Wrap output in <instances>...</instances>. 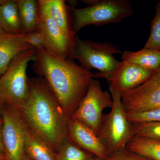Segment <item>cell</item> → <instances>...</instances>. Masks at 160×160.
I'll return each mask as SVG.
<instances>
[{
	"instance_id": "obj_14",
	"label": "cell",
	"mask_w": 160,
	"mask_h": 160,
	"mask_svg": "<svg viewBox=\"0 0 160 160\" xmlns=\"http://www.w3.org/2000/svg\"><path fill=\"white\" fill-rule=\"evenodd\" d=\"M23 34H11L0 30V76L17 56L32 48L23 41Z\"/></svg>"
},
{
	"instance_id": "obj_2",
	"label": "cell",
	"mask_w": 160,
	"mask_h": 160,
	"mask_svg": "<svg viewBox=\"0 0 160 160\" xmlns=\"http://www.w3.org/2000/svg\"><path fill=\"white\" fill-rule=\"evenodd\" d=\"M29 93L19 110L27 125L56 153L68 138L69 119L43 78H28Z\"/></svg>"
},
{
	"instance_id": "obj_26",
	"label": "cell",
	"mask_w": 160,
	"mask_h": 160,
	"mask_svg": "<svg viewBox=\"0 0 160 160\" xmlns=\"http://www.w3.org/2000/svg\"><path fill=\"white\" fill-rule=\"evenodd\" d=\"M2 126V118H0V150H2V151L3 152H4V153H5V151H4V144H3V141Z\"/></svg>"
},
{
	"instance_id": "obj_13",
	"label": "cell",
	"mask_w": 160,
	"mask_h": 160,
	"mask_svg": "<svg viewBox=\"0 0 160 160\" xmlns=\"http://www.w3.org/2000/svg\"><path fill=\"white\" fill-rule=\"evenodd\" d=\"M40 8L49 15L57 26L71 42L74 43V34L70 8L63 0H39Z\"/></svg>"
},
{
	"instance_id": "obj_28",
	"label": "cell",
	"mask_w": 160,
	"mask_h": 160,
	"mask_svg": "<svg viewBox=\"0 0 160 160\" xmlns=\"http://www.w3.org/2000/svg\"><path fill=\"white\" fill-rule=\"evenodd\" d=\"M6 159V155L5 153L2 151L0 150V160H4Z\"/></svg>"
},
{
	"instance_id": "obj_9",
	"label": "cell",
	"mask_w": 160,
	"mask_h": 160,
	"mask_svg": "<svg viewBox=\"0 0 160 160\" xmlns=\"http://www.w3.org/2000/svg\"><path fill=\"white\" fill-rule=\"evenodd\" d=\"M122 101L126 112L160 108V66L142 84L123 93Z\"/></svg>"
},
{
	"instance_id": "obj_4",
	"label": "cell",
	"mask_w": 160,
	"mask_h": 160,
	"mask_svg": "<svg viewBox=\"0 0 160 160\" xmlns=\"http://www.w3.org/2000/svg\"><path fill=\"white\" fill-rule=\"evenodd\" d=\"M70 12L75 35L89 25L100 26L120 22L134 13L130 2L126 0H97L92 6L72 8Z\"/></svg>"
},
{
	"instance_id": "obj_15",
	"label": "cell",
	"mask_w": 160,
	"mask_h": 160,
	"mask_svg": "<svg viewBox=\"0 0 160 160\" xmlns=\"http://www.w3.org/2000/svg\"><path fill=\"white\" fill-rule=\"evenodd\" d=\"M24 153L32 160H58L56 153L28 125Z\"/></svg>"
},
{
	"instance_id": "obj_30",
	"label": "cell",
	"mask_w": 160,
	"mask_h": 160,
	"mask_svg": "<svg viewBox=\"0 0 160 160\" xmlns=\"http://www.w3.org/2000/svg\"><path fill=\"white\" fill-rule=\"evenodd\" d=\"M22 160H32L31 159L29 158H28L27 156L26 155V154H24V156H23L22 159Z\"/></svg>"
},
{
	"instance_id": "obj_18",
	"label": "cell",
	"mask_w": 160,
	"mask_h": 160,
	"mask_svg": "<svg viewBox=\"0 0 160 160\" xmlns=\"http://www.w3.org/2000/svg\"><path fill=\"white\" fill-rule=\"evenodd\" d=\"M24 34L38 29L39 15L38 1L16 0Z\"/></svg>"
},
{
	"instance_id": "obj_3",
	"label": "cell",
	"mask_w": 160,
	"mask_h": 160,
	"mask_svg": "<svg viewBox=\"0 0 160 160\" xmlns=\"http://www.w3.org/2000/svg\"><path fill=\"white\" fill-rule=\"evenodd\" d=\"M36 49L31 48L17 56L0 76V100L20 109L26 102L28 93L26 74L29 62L34 61Z\"/></svg>"
},
{
	"instance_id": "obj_25",
	"label": "cell",
	"mask_w": 160,
	"mask_h": 160,
	"mask_svg": "<svg viewBox=\"0 0 160 160\" xmlns=\"http://www.w3.org/2000/svg\"><path fill=\"white\" fill-rule=\"evenodd\" d=\"M114 154L116 160H152L130 151L126 147L119 149Z\"/></svg>"
},
{
	"instance_id": "obj_32",
	"label": "cell",
	"mask_w": 160,
	"mask_h": 160,
	"mask_svg": "<svg viewBox=\"0 0 160 160\" xmlns=\"http://www.w3.org/2000/svg\"><path fill=\"white\" fill-rule=\"evenodd\" d=\"M4 160H6V159Z\"/></svg>"
},
{
	"instance_id": "obj_27",
	"label": "cell",
	"mask_w": 160,
	"mask_h": 160,
	"mask_svg": "<svg viewBox=\"0 0 160 160\" xmlns=\"http://www.w3.org/2000/svg\"><path fill=\"white\" fill-rule=\"evenodd\" d=\"M91 160H116V157L114 154H112L109 157L106 159H101L96 158H92Z\"/></svg>"
},
{
	"instance_id": "obj_24",
	"label": "cell",
	"mask_w": 160,
	"mask_h": 160,
	"mask_svg": "<svg viewBox=\"0 0 160 160\" xmlns=\"http://www.w3.org/2000/svg\"><path fill=\"white\" fill-rule=\"evenodd\" d=\"M23 40L25 42L36 49H48L45 38L38 30L23 34Z\"/></svg>"
},
{
	"instance_id": "obj_29",
	"label": "cell",
	"mask_w": 160,
	"mask_h": 160,
	"mask_svg": "<svg viewBox=\"0 0 160 160\" xmlns=\"http://www.w3.org/2000/svg\"><path fill=\"white\" fill-rule=\"evenodd\" d=\"M3 103L0 100V118H2V109Z\"/></svg>"
},
{
	"instance_id": "obj_17",
	"label": "cell",
	"mask_w": 160,
	"mask_h": 160,
	"mask_svg": "<svg viewBox=\"0 0 160 160\" xmlns=\"http://www.w3.org/2000/svg\"><path fill=\"white\" fill-rule=\"evenodd\" d=\"M122 58L124 62L154 71L160 66V50L143 48L136 52L125 51Z\"/></svg>"
},
{
	"instance_id": "obj_19",
	"label": "cell",
	"mask_w": 160,
	"mask_h": 160,
	"mask_svg": "<svg viewBox=\"0 0 160 160\" xmlns=\"http://www.w3.org/2000/svg\"><path fill=\"white\" fill-rule=\"evenodd\" d=\"M130 151L152 160H160V141L134 136L127 144Z\"/></svg>"
},
{
	"instance_id": "obj_12",
	"label": "cell",
	"mask_w": 160,
	"mask_h": 160,
	"mask_svg": "<svg viewBox=\"0 0 160 160\" xmlns=\"http://www.w3.org/2000/svg\"><path fill=\"white\" fill-rule=\"evenodd\" d=\"M68 138L82 149L97 158L106 159L111 156L97 135L86 125L71 118L68 125Z\"/></svg>"
},
{
	"instance_id": "obj_6",
	"label": "cell",
	"mask_w": 160,
	"mask_h": 160,
	"mask_svg": "<svg viewBox=\"0 0 160 160\" xmlns=\"http://www.w3.org/2000/svg\"><path fill=\"white\" fill-rule=\"evenodd\" d=\"M121 52L118 47L111 43H95L81 39L76 35L70 58L77 59L87 70L98 69L99 72L96 74V77L104 78L108 81L120 63L113 55Z\"/></svg>"
},
{
	"instance_id": "obj_7",
	"label": "cell",
	"mask_w": 160,
	"mask_h": 160,
	"mask_svg": "<svg viewBox=\"0 0 160 160\" xmlns=\"http://www.w3.org/2000/svg\"><path fill=\"white\" fill-rule=\"evenodd\" d=\"M112 104L109 92L103 91L99 81L92 79L86 95L71 118L86 125L97 135L102 125V112L111 107Z\"/></svg>"
},
{
	"instance_id": "obj_8",
	"label": "cell",
	"mask_w": 160,
	"mask_h": 160,
	"mask_svg": "<svg viewBox=\"0 0 160 160\" xmlns=\"http://www.w3.org/2000/svg\"><path fill=\"white\" fill-rule=\"evenodd\" d=\"M2 136L6 160H22L27 124L18 109L3 103Z\"/></svg>"
},
{
	"instance_id": "obj_21",
	"label": "cell",
	"mask_w": 160,
	"mask_h": 160,
	"mask_svg": "<svg viewBox=\"0 0 160 160\" xmlns=\"http://www.w3.org/2000/svg\"><path fill=\"white\" fill-rule=\"evenodd\" d=\"M132 124L135 136L149 138L160 141V122L134 123Z\"/></svg>"
},
{
	"instance_id": "obj_10",
	"label": "cell",
	"mask_w": 160,
	"mask_h": 160,
	"mask_svg": "<svg viewBox=\"0 0 160 160\" xmlns=\"http://www.w3.org/2000/svg\"><path fill=\"white\" fill-rule=\"evenodd\" d=\"M154 71L122 61L108 80L111 83L109 91L114 92L122 96L126 92L144 83Z\"/></svg>"
},
{
	"instance_id": "obj_22",
	"label": "cell",
	"mask_w": 160,
	"mask_h": 160,
	"mask_svg": "<svg viewBox=\"0 0 160 160\" xmlns=\"http://www.w3.org/2000/svg\"><path fill=\"white\" fill-rule=\"evenodd\" d=\"M155 15L151 22V31L144 48L160 50V1L155 6Z\"/></svg>"
},
{
	"instance_id": "obj_23",
	"label": "cell",
	"mask_w": 160,
	"mask_h": 160,
	"mask_svg": "<svg viewBox=\"0 0 160 160\" xmlns=\"http://www.w3.org/2000/svg\"><path fill=\"white\" fill-rule=\"evenodd\" d=\"M126 115L128 120L132 123L160 122V108L142 112H126Z\"/></svg>"
},
{
	"instance_id": "obj_16",
	"label": "cell",
	"mask_w": 160,
	"mask_h": 160,
	"mask_svg": "<svg viewBox=\"0 0 160 160\" xmlns=\"http://www.w3.org/2000/svg\"><path fill=\"white\" fill-rule=\"evenodd\" d=\"M0 30L11 34H24L16 0H5L0 5Z\"/></svg>"
},
{
	"instance_id": "obj_20",
	"label": "cell",
	"mask_w": 160,
	"mask_h": 160,
	"mask_svg": "<svg viewBox=\"0 0 160 160\" xmlns=\"http://www.w3.org/2000/svg\"><path fill=\"white\" fill-rule=\"evenodd\" d=\"M58 160H91L93 154L82 149L69 138L65 140L56 152Z\"/></svg>"
},
{
	"instance_id": "obj_5",
	"label": "cell",
	"mask_w": 160,
	"mask_h": 160,
	"mask_svg": "<svg viewBox=\"0 0 160 160\" xmlns=\"http://www.w3.org/2000/svg\"><path fill=\"white\" fill-rule=\"evenodd\" d=\"M110 93L112 101L111 111L103 116L97 136L112 155L126 147L135 135L123 107L122 96L114 92Z\"/></svg>"
},
{
	"instance_id": "obj_1",
	"label": "cell",
	"mask_w": 160,
	"mask_h": 160,
	"mask_svg": "<svg viewBox=\"0 0 160 160\" xmlns=\"http://www.w3.org/2000/svg\"><path fill=\"white\" fill-rule=\"evenodd\" d=\"M33 62V71L46 80L64 112L71 118L96 74L47 49H36Z\"/></svg>"
},
{
	"instance_id": "obj_11",
	"label": "cell",
	"mask_w": 160,
	"mask_h": 160,
	"mask_svg": "<svg viewBox=\"0 0 160 160\" xmlns=\"http://www.w3.org/2000/svg\"><path fill=\"white\" fill-rule=\"evenodd\" d=\"M37 30L45 38L48 50L59 56L70 58L74 43L66 36L49 15L40 7Z\"/></svg>"
},
{
	"instance_id": "obj_31",
	"label": "cell",
	"mask_w": 160,
	"mask_h": 160,
	"mask_svg": "<svg viewBox=\"0 0 160 160\" xmlns=\"http://www.w3.org/2000/svg\"><path fill=\"white\" fill-rule=\"evenodd\" d=\"M5 0H0V5H2L5 2Z\"/></svg>"
}]
</instances>
